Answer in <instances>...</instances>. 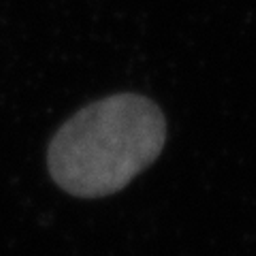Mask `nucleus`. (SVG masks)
<instances>
[{
    "instance_id": "nucleus-1",
    "label": "nucleus",
    "mask_w": 256,
    "mask_h": 256,
    "mask_svg": "<svg viewBox=\"0 0 256 256\" xmlns=\"http://www.w3.org/2000/svg\"><path fill=\"white\" fill-rule=\"evenodd\" d=\"M164 141L166 122L156 102L116 94L84 107L56 132L50 171L73 196H109L146 171Z\"/></svg>"
}]
</instances>
